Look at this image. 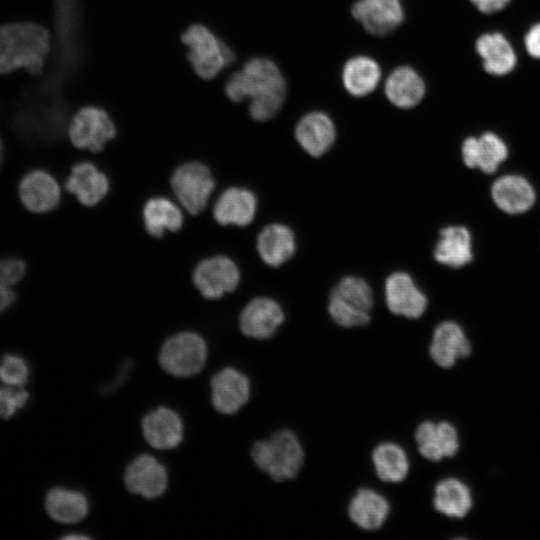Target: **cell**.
I'll return each instance as SVG.
<instances>
[{"mask_svg":"<svg viewBox=\"0 0 540 540\" xmlns=\"http://www.w3.org/2000/svg\"><path fill=\"white\" fill-rule=\"evenodd\" d=\"M233 102L249 98V114L256 121H267L281 109L286 83L278 66L270 59L254 57L234 72L224 85Z\"/></svg>","mask_w":540,"mask_h":540,"instance_id":"cell-1","label":"cell"},{"mask_svg":"<svg viewBox=\"0 0 540 540\" xmlns=\"http://www.w3.org/2000/svg\"><path fill=\"white\" fill-rule=\"evenodd\" d=\"M52 48V36L42 25L30 21L0 24V74L25 69L40 74Z\"/></svg>","mask_w":540,"mask_h":540,"instance_id":"cell-2","label":"cell"},{"mask_svg":"<svg viewBox=\"0 0 540 540\" xmlns=\"http://www.w3.org/2000/svg\"><path fill=\"white\" fill-rule=\"evenodd\" d=\"M255 465L275 481L294 478L304 462V451L289 429L275 432L269 439L256 442L251 450Z\"/></svg>","mask_w":540,"mask_h":540,"instance_id":"cell-3","label":"cell"},{"mask_svg":"<svg viewBox=\"0 0 540 540\" xmlns=\"http://www.w3.org/2000/svg\"><path fill=\"white\" fill-rule=\"evenodd\" d=\"M181 41L193 71L204 80L215 78L235 61L234 51L204 24L190 25L181 34Z\"/></svg>","mask_w":540,"mask_h":540,"instance_id":"cell-4","label":"cell"},{"mask_svg":"<svg viewBox=\"0 0 540 540\" xmlns=\"http://www.w3.org/2000/svg\"><path fill=\"white\" fill-rule=\"evenodd\" d=\"M372 306L370 286L360 277L346 276L333 288L328 312L337 324L351 328L369 323Z\"/></svg>","mask_w":540,"mask_h":540,"instance_id":"cell-5","label":"cell"},{"mask_svg":"<svg viewBox=\"0 0 540 540\" xmlns=\"http://www.w3.org/2000/svg\"><path fill=\"white\" fill-rule=\"evenodd\" d=\"M170 185L182 207L191 215H197L206 208L215 189V179L205 164L191 161L173 171Z\"/></svg>","mask_w":540,"mask_h":540,"instance_id":"cell-6","label":"cell"},{"mask_svg":"<svg viewBox=\"0 0 540 540\" xmlns=\"http://www.w3.org/2000/svg\"><path fill=\"white\" fill-rule=\"evenodd\" d=\"M206 357L204 339L193 332H181L165 341L159 353V363L173 376L189 377L202 370Z\"/></svg>","mask_w":540,"mask_h":540,"instance_id":"cell-7","label":"cell"},{"mask_svg":"<svg viewBox=\"0 0 540 540\" xmlns=\"http://www.w3.org/2000/svg\"><path fill=\"white\" fill-rule=\"evenodd\" d=\"M116 125L109 113L95 105L81 107L71 118L68 136L79 149L102 151L116 136Z\"/></svg>","mask_w":540,"mask_h":540,"instance_id":"cell-8","label":"cell"},{"mask_svg":"<svg viewBox=\"0 0 540 540\" xmlns=\"http://www.w3.org/2000/svg\"><path fill=\"white\" fill-rule=\"evenodd\" d=\"M192 281L204 298L219 299L237 288L240 271L231 258L215 255L201 260L196 265Z\"/></svg>","mask_w":540,"mask_h":540,"instance_id":"cell-9","label":"cell"},{"mask_svg":"<svg viewBox=\"0 0 540 540\" xmlns=\"http://www.w3.org/2000/svg\"><path fill=\"white\" fill-rule=\"evenodd\" d=\"M19 197L27 210L46 213L55 209L61 199V190L54 176L44 169L27 172L20 180Z\"/></svg>","mask_w":540,"mask_h":540,"instance_id":"cell-10","label":"cell"},{"mask_svg":"<svg viewBox=\"0 0 540 540\" xmlns=\"http://www.w3.org/2000/svg\"><path fill=\"white\" fill-rule=\"evenodd\" d=\"M353 17L374 36H386L404 20L400 0H358L351 9Z\"/></svg>","mask_w":540,"mask_h":540,"instance_id":"cell-11","label":"cell"},{"mask_svg":"<svg viewBox=\"0 0 540 540\" xmlns=\"http://www.w3.org/2000/svg\"><path fill=\"white\" fill-rule=\"evenodd\" d=\"M124 481L131 493L154 499L166 490L167 470L152 455L141 454L127 466Z\"/></svg>","mask_w":540,"mask_h":540,"instance_id":"cell-12","label":"cell"},{"mask_svg":"<svg viewBox=\"0 0 540 540\" xmlns=\"http://www.w3.org/2000/svg\"><path fill=\"white\" fill-rule=\"evenodd\" d=\"M250 397V381L245 374L227 367L211 379V398L214 408L222 414L238 412Z\"/></svg>","mask_w":540,"mask_h":540,"instance_id":"cell-13","label":"cell"},{"mask_svg":"<svg viewBox=\"0 0 540 540\" xmlns=\"http://www.w3.org/2000/svg\"><path fill=\"white\" fill-rule=\"evenodd\" d=\"M385 300L393 314L412 319L421 317L427 307L426 295L404 272H395L386 279Z\"/></svg>","mask_w":540,"mask_h":540,"instance_id":"cell-14","label":"cell"},{"mask_svg":"<svg viewBox=\"0 0 540 540\" xmlns=\"http://www.w3.org/2000/svg\"><path fill=\"white\" fill-rule=\"evenodd\" d=\"M284 318V312L276 301L257 297L243 308L239 317V327L247 337L268 339L275 334Z\"/></svg>","mask_w":540,"mask_h":540,"instance_id":"cell-15","label":"cell"},{"mask_svg":"<svg viewBox=\"0 0 540 540\" xmlns=\"http://www.w3.org/2000/svg\"><path fill=\"white\" fill-rule=\"evenodd\" d=\"M415 440L420 454L434 462L454 456L459 449L458 433L446 421L422 422L416 429Z\"/></svg>","mask_w":540,"mask_h":540,"instance_id":"cell-16","label":"cell"},{"mask_svg":"<svg viewBox=\"0 0 540 540\" xmlns=\"http://www.w3.org/2000/svg\"><path fill=\"white\" fill-rule=\"evenodd\" d=\"M65 188L80 204L92 207L100 203L109 191V180L105 173L89 161L73 165L66 179Z\"/></svg>","mask_w":540,"mask_h":540,"instance_id":"cell-17","label":"cell"},{"mask_svg":"<svg viewBox=\"0 0 540 540\" xmlns=\"http://www.w3.org/2000/svg\"><path fill=\"white\" fill-rule=\"evenodd\" d=\"M257 210V199L252 191L230 187L222 192L213 207V217L222 226L244 227L250 224Z\"/></svg>","mask_w":540,"mask_h":540,"instance_id":"cell-18","label":"cell"},{"mask_svg":"<svg viewBox=\"0 0 540 540\" xmlns=\"http://www.w3.org/2000/svg\"><path fill=\"white\" fill-rule=\"evenodd\" d=\"M461 152L467 167L478 168L485 173L495 172L508 156L505 142L492 132L466 138Z\"/></svg>","mask_w":540,"mask_h":540,"instance_id":"cell-19","label":"cell"},{"mask_svg":"<svg viewBox=\"0 0 540 540\" xmlns=\"http://www.w3.org/2000/svg\"><path fill=\"white\" fill-rule=\"evenodd\" d=\"M470 352V342L460 325L453 321H444L435 328L429 354L438 366L450 368Z\"/></svg>","mask_w":540,"mask_h":540,"instance_id":"cell-20","label":"cell"},{"mask_svg":"<svg viewBox=\"0 0 540 540\" xmlns=\"http://www.w3.org/2000/svg\"><path fill=\"white\" fill-rule=\"evenodd\" d=\"M146 441L155 449L167 450L177 447L183 438V423L180 416L170 408L158 407L142 420Z\"/></svg>","mask_w":540,"mask_h":540,"instance_id":"cell-21","label":"cell"},{"mask_svg":"<svg viewBox=\"0 0 540 540\" xmlns=\"http://www.w3.org/2000/svg\"><path fill=\"white\" fill-rule=\"evenodd\" d=\"M295 136L308 154L320 157L333 145L336 130L328 115L313 111L300 119L295 128Z\"/></svg>","mask_w":540,"mask_h":540,"instance_id":"cell-22","label":"cell"},{"mask_svg":"<svg viewBox=\"0 0 540 540\" xmlns=\"http://www.w3.org/2000/svg\"><path fill=\"white\" fill-rule=\"evenodd\" d=\"M492 199L502 211L509 214H519L529 210L536 198L530 182L515 174L498 178L491 188Z\"/></svg>","mask_w":540,"mask_h":540,"instance_id":"cell-23","label":"cell"},{"mask_svg":"<svg viewBox=\"0 0 540 540\" xmlns=\"http://www.w3.org/2000/svg\"><path fill=\"white\" fill-rule=\"evenodd\" d=\"M384 91L388 100L399 108H412L423 99L426 87L418 72L409 66L394 69L387 77Z\"/></svg>","mask_w":540,"mask_h":540,"instance_id":"cell-24","label":"cell"},{"mask_svg":"<svg viewBox=\"0 0 540 540\" xmlns=\"http://www.w3.org/2000/svg\"><path fill=\"white\" fill-rule=\"evenodd\" d=\"M256 247L259 256L267 265L278 267L293 256L296 247L295 236L284 224H270L259 233Z\"/></svg>","mask_w":540,"mask_h":540,"instance_id":"cell-25","label":"cell"},{"mask_svg":"<svg viewBox=\"0 0 540 540\" xmlns=\"http://www.w3.org/2000/svg\"><path fill=\"white\" fill-rule=\"evenodd\" d=\"M389 511L387 499L367 488L358 490L348 505V514L353 523L368 531L379 529L385 523Z\"/></svg>","mask_w":540,"mask_h":540,"instance_id":"cell-26","label":"cell"},{"mask_svg":"<svg viewBox=\"0 0 540 540\" xmlns=\"http://www.w3.org/2000/svg\"><path fill=\"white\" fill-rule=\"evenodd\" d=\"M476 50L483 60L484 69L492 75L502 76L516 65L513 47L501 33H486L476 41Z\"/></svg>","mask_w":540,"mask_h":540,"instance_id":"cell-27","label":"cell"},{"mask_svg":"<svg viewBox=\"0 0 540 540\" xmlns=\"http://www.w3.org/2000/svg\"><path fill=\"white\" fill-rule=\"evenodd\" d=\"M143 224L146 232L155 238L166 232H176L183 225L181 209L166 197H152L146 201L142 210Z\"/></svg>","mask_w":540,"mask_h":540,"instance_id":"cell-28","label":"cell"},{"mask_svg":"<svg viewBox=\"0 0 540 540\" xmlns=\"http://www.w3.org/2000/svg\"><path fill=\"white\" fill-rule=\"evenodd\" d=\"M435 259L446 266L459 268L473 259L471 235L463 226H448L441 230L434 250Z\"/></svg>","mask_w":540,"mask_h":540,"instance_id":"cell-29","label":"cell"},{"mask_svg":"<svg viewBox=\"0 0 540 540\" xmlns=\"http://www.w3.org/2000/svg\"><path fill=\"white\" fill-rule=\"evenodd\" d=\"M45 508L57 522L73 524L81 521L88 513L86 496L76 490L62 487L51 489L45 497Z\"/></svg>","mask_w":540,"mask_h":540,"instance_id":"cell-30","label":"cell"},{"mask_svg":"<svg viewBox=\"0 0 540 540\" xmlns=\"http://www.w3.org/2000/svg\"><path fill=\"white\" fill-rule=\"evenodd\" d=\"M434 508L451 518L465 517L472 507L468 486L457 478H445L435 486Z\"/></svg>","mask_w":540,"mask_h":540,"instance_id":"cell-31","label":"cell"},{"mask_svg":"<svg viewBox=\"0 0 540 540\" xmlns=\"http://www.w3.org/2000/svg\"><path fill=\"white\" fill-rule=\"evenodd\" d=\"M381 78L378 63L367 56H356L349 59L342 71V82L345 89L355 97L371 93Z\"/></svg>","mask_w":540,"mask_h":540,"instance_id":"cell-32","label":"cell"},{"mask_svg":"<svg viewBox=\"0 0 540 540\" xmlns=\"http://www.w3.org/2000/svg\"><path fill=\"white\" fill-rule=\"evenodd\" d=\"M372 461L377 476L384 482H402L409 472V459L398 444H379L372 453Z\"/></svg>","mask_w":540,"mask_h":540,"instance_id":"cell-33","label":"cell"},{"mask_svg":"<svg viewBox=\"0 0 540 540\" xmlns=\"http://www.w3.org/2000/svg\"><path fill=\"white\" fill-rule=\"evenodd\" d=\"M29 378V367L27 362L19 355L5 354L0 360V379L3 383L22 387Z\"/></svg>","mask_w":540,"mask_h":540,"instance_id":"cell-34","label":"cell"},{"mask_svg":"<svg viewBox=\"0 0 540 540\" xmlns=\"http://www.w3.org/2000/svg\"><path fill=\"white\" fill-rule=\"evenodd\" d=\"M28 399L29 393L20 387H0V418H11Z\"/></svg>","mask_w":540,"mask_h":540,"instance_id":"cell-35","label":"cell"},{"mask_svg":"<svg viewBox=\"0 0 540 540\" xmlns=\"http://www.w3.org/2000/svg\"><path fill=\"white\" fill-rule=\"evenodd\" d=\"M26 263L17 257L0 259V283L5 286L17 284L26 274Z\"/></svg>","mask_w":540,"mask_h":540,"instance_id":"cell-36","label":"cell"},{"mask_svg":"<svg viewBox=\"0 0 540 540\" xmlns=\"http://www.w3.org/2000/svg\"><path fill=\"white\" fill-rule=\"evenodd\" d=\"M524 43L529 55L540 59V23L533 25L528 30L524 38Z\"/></svg>","mask_w":540,"mask_h":540,"instance_id":"cell-37","label":"cell"},{"mask_svg":"<svg viewBox=\"0 0 540 540\" xmlns=\"http://www.w3.org/2000/svg\"><path fill=\"white\" fill-rule=\"evenodd\" d=\"M482 13L490 14L502 10L510 0H470Z\"/></svg>","mask_w":540,"mask_h":540,"instance_id":"cell-38","label":"cell"},{"mask_svg":"<svg viewBox=\"0 0 540 540\" xmlns=\"http://www.w3.org/2000/svg\"><path fill=\"white\" fill-rule=\"evenodd\" d=\"M16 300V295L10 287L0 283V314L6 311Z\"/></svg>","mask_w":540,"mask_h":540,"instance_id":"cell-39","label":"cell"},{"mask_svg":"<svg viewBox=\"0 0 540 540\" xmlns=\"http://www.w3.org/2000/svg\"><path fill=\"white\" fill-rule=\"evenodd\" d=\"M3 157H4V145H3V141L0 137V166L2 164V161H3Z\"/></svg>","mask_w":540,"mask_h":540,"instance_id":"cell-40","label":"cell"}]
</instances>
